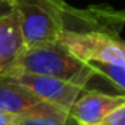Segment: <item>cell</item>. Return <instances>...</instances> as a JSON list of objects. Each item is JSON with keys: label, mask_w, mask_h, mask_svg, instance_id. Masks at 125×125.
I'll use <instances>...</instances> for the list:
<instances>
[{"label": "cell", "mask_w": 125, "mask_h": 125, "mask_svg": "<svg viewBox=\"0 0 125 125\" xmlns=\"http://www.w3.org/2000/svg\"><path fill=\"white\" fill-rule=\"evenodd\" d=\"M69 112L51 105L44 101H39L27 110L19 114H14L12 125H71ZM75 125V124H74Z\"/></svg>", "instance_id": "ba28073f"}, {"label": "cell", "mask_w": 125, "mask_h": 125, "mask_svg": "<svg viewBox=\"0 0 125 125\" xmlns=\"http://www.w3.org/2000/svg\"><path fill=\"white\" fill-rule=\"evenodd\" d=\"M124 102L125 94H108L85 89L73 104L69 114L75 125H97Z\"/></svg>", "instance_id": "5b68a950"}, {"label": "cell", "mask_w": 125, "mask_h": 125, "mask_svg": "<svg viewBox=\"0 0 125 125\" xmlns=\"http://www.w3.org/2000/svg\"><path fill=\"white\" fill-rule=\"evenodd\" d=\"M97 77L108 79L114 87L121 90L125 94V65H112V63L101 62H87Z\"/></svg>", "instance_id": "9c48e42d"}, {"label": "cell", "mask_w": 125, "mask_h": 125, "mask_svg": "<svg viewBox=\"0 0 125 125\" xmlns=\"http://www.w3.org/2000/svg\"><path fill=\"white\" fill-rule=\"evenodd\" d=\"M12 122H14V114L0 110V125H12Z\"/></svg>", "instance_id": "8fae6325"}, {"label": "cell", "mask_w": 125, "mask_h": 125, "mask_svg": "<svg viewBox=\"0 0 125 125\" xmlns=\"http://www.w3.org/2000/svg\"><path fill=\"white\" fill-rule=\"evenodd\" d=\"M97 125H125V102L114 110H112Z\"/></svg>", "instance_id": "30bf717a"}, {"label": "cell", "mask_w": 125, "mask_h": 125, "mask_svg": "<svg viewBox=\"0 0 125 125\" xmlns=\"http://www.w3.org/2000/svg\"><path fill=\"white\" fill-rule=\"evenodd\" d=\"M28 89L10 75H0V110L19 114L39 102Z\"/></svg>", "instance_id": "52a82bcc"}, {"label": "cell", "mask_w": 125, "mask_h": 125, "mask_svg": "<svg viewBox=\"0 0 125 125\" xmlns=\"http://www.w3.org/2000/svg\"><path fill=\"white\" fill-rule=\"evenodd\" d=\"M58 42L71 55L83 62L125 65V41L120 36L65 28Z\"/></svg>", "instance_id": "3957f363"}, {"label": "cell", "mask_w": 125, "mask_h": 125, "mask_svg": "<svg viewBox=\"0 0 125 125\" xmlns=\"http://www.w3.org/2000/svg\"><path fill=\"white\" fill-rule=\"evenodd\" d=\"M12 77L20 85L28 89L36 98L41 101L49 102L66 112H70L73 104L82 94L86 87L75 85L73 82H67L54 77L35 75V74H14Z\"/></svg>", "instance_id": "277c9868"}, {"label": "cell", "mask_w": 125, "mask_h": 125, "mask_svg": "<svg viewBox=\"0 0 125 125\" xmlns=\"http://www.w3.org/2000/svg\"><path fill=\"white\" fill-rule=\"evenodd\" d=\"M26 50L20 20L18 12H11L0 18V75H8L19 57Z\"/></svg>", "instance_id": "8992f818"}, {"label": "cell", "mask_w": 125, "mask_h": 125, "mask_svg": "<svg viewBox=\"0 0 125 125\" xmlns=\"http://www.w3.org/2000/svg\"><path fill=\"white\" fill-rule=\"evenodd\" d=\"M26 47L52 44L59 41L66 28V8L63 0H14Z\"/></svg>", "instance_id": "7a4b0ae2"}, {"label": "cell", "mask_w": 125, "mask_h": 125, "mask_svg": "<svg viewBox=\"0 0 125 125\" xmlns=\"http://www.w3.org/2000/svg\"><path fill=\"white\" fill-rule=\"evenodd\" d=\"M12 11V6L4 0H0V18H3L4 15H7L8 12Z\"/></svg>", "instance_id": "7c38bea8"}, {"label": "cell", "mask_w": 125, "mask_h": 125, "mask_svg": "<svg viewBox=\"0 0 125 125\" xmlns=\"http://www.w3.org/2000/svg\"><path fill=\"white\" fill-rule=\"evenodd\" d=\"M20 73L54 77L83 87L97 77L89 63L71 55L59 42L26 47L8 75Z\"/></svg>", "instance_id": "6da1fadb"}]
</instances>
